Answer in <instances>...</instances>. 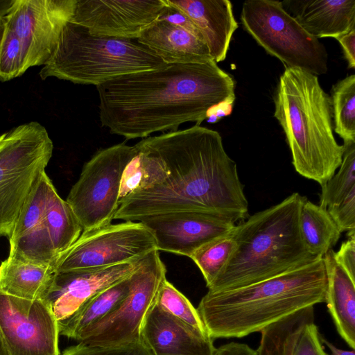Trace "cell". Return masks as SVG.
Masks as SVG:
<instances>
[{
  "instance_id": "obj_1",
  "label": "cell",
  "mask_w": 355,
  "mask_h": 355,
  "mask_svg": "<svg viewBox=\"0 0 355 355\" xmlns=\"http://www.w3.org/2000/svg\"><path fill=\"white\" fill-rule=\"evenodd\" d=\"M141 180L114 219L140 221L162 214L202 211L236 223L248 216L236 162L215 130L194 125L137 143Z\"/></svg>"
},
{
  "instance_id": "obj_2",
  "label": "cell",
  "mask_w": 355,
  "mask_h": 355,
  "mask_svg": "<svg viewBox=\"0 0 355 355\" xmlns=\"http://www.w3.org/2000/svg\"><path fill=\"white\" fill-rule=\"evenodd\" d=\"M101 125L126 139L200 123L235 100L233 77L214 60L172 64L116 77L96 86Z\"/></svg>"
},
{
  "instance_id": "obj_3",
  "label": "cell",
  "mask_w": 355,
  "mask_h": 355,
  "mask_svg": "<svg viewBox=\"0 0 355 355\" xmlns=\"http://www.w3.org/2000/svg\"><path fill=\"white\" fill-rule=\"evenodd\" d=\"M327 276L322 257L255 284L208 291L196 309L213 340L241 338L302 309L324 302Z\"/></svg>"
},
{
  "instance_id": "obj_4",
  "label": "cell",
  "mask_w": 355,
  "mask_h": 355,
  "mask_svg": "<svg viewBox=\"0 0 355 355\" xmlns=\"http://www.w3.org/2000/svg\"><path fill=\"white\" fill-rule=\"evenodd\" d=\"M304 198L293 193L235 225L234 249L221 272L207 286L208 291L244 287L296 269L316 258L306 250L299 231V214Z\"/></svg>"
},
{
  "instance_id": "obj_5",
  "label": "cell",
  "mask_w": 355,
  "mask_h": 355,
  "mask_svg": "<svg viewBox=\"0 0 355 355\" xmlns=\"http://www.w3.org/2000/svg\"><path fill=\"white\" fill-rule=\"evenodd\" d=\"M274 103V116L284 131L295 171L323 186L340 167L344 153L333 133L330 96L317 76L286 68Z\"/></svg>"
},
{
  "instance_id": "obj_6",
  "label": "cell",
  "mask_w": 355,
  "mask_h": 355,
  "mask_svg": "<svg viewBox=\"0 0 355 355\" xmlns=\"http://www.w3.org/2000/svg\"><path fill=\"white\" fill-rule=\"evenodd\" d=\"M167 65L137 39L94 35L85 27L69 21L39 76L42 80L55 77L97 86L118 76Z\"/></svg>"
},
{
  "instance_id": "obj_7",
  "label": "cell",
  "mask_w": 355,
  "mask_h": 355,
  "mask_svg": "<svg viewBox=\"0 0 355 355\" xmlns=\"http://www.w3.org/2000/svg\"><path fill=\"white\" fill-rule=\"evenodd\" d=\"M53 150L46 129L37 121L19 125L0 135V237L10 236Z\"/></svg>"
},
{
  "instance_id": "obj_8",
  "label": "cell",
  "mask_w": 355,
  "mask_h": 355,
  "mask_svg": "<svg viewBox=\"0 0 355 355\" xmlns=\"http://www.w3.org/2000/svg\"><path fill=\"white\" fill-rule=\"evenodd\" d=\"M241 20L257 43L286 68L300 69L315 76L327 73L325 47L284 9L282 1H246Z\"/></svg>"
},
{
  "instance_id": "obj_9",
  "label": "cell",
  "mask_w": 355,
  "mask_h": 355,
  "mask_svg": "<svg viewBox=\"0 0 355 355\" xmlns=\"http://www.w3.org/2000/svg\"><path fill=\"white\" fill-rule=\"evenodd\" d=\"M135 152V145L121 143L101 149L85 164L66 201L83 232L111 224L119 207L123 171Z\"/></svg>"
},
{
  "instance_id": "obj_10",
  "label": "cell",
  "mask_w": 355,
  "mask_h": 355,
  "mask_svg": "<svg viewBox=\"0 0 355 355\" xmlns=\"http://www.w3.org/2000/svg\"><path fill=\"white\" fill-rule=\"evenodd\" d=\"M159 250L148 254L130 275V288L118 306L89 329L79 343L92 346H116L139 342L144 320L166 279Z\"/></svg>"
},
{
  "instance_id": "obj_11",
  "label": "cell",
  "mask_w": 355,
  "mask_h": 355,
  "mask_svg": "<svg viewBox=\"0 0 355 355\" xmlns=\"http://www.w3.org/2000/svg\"><path fill=\"white\" fill-rule=\"evenodd\" d=\"M158 250L152 232L141 221L110 224L82 232L56 257L55 272L105 268L146 257Z\"/></svg>"
},
{
  "instance_id": "obj_12",
  "label": "cell",
  "mask_w": 355,
  "mask_h": 355,
  "mask_svg": "<svg viewBox=\"0 0 355 355\" xmlns=\"http://www.w3.org/2000/svg\"><path fill=\"white\" fill-rule=\"evenodd\" d=\"M76 0H15L5 28L18 40L25 70L44 66L53 55Z\"/></svg>"
},
{
  "instance_id": "obj_13",
  "label": "cell",
  "mask_w": 355,
  "mask_h": 355,
  "mask_svg": "<svg viewBox=\"0 0 355 355\" xmlns=\"http://www.w3.org/2000/svg\"><path fill=\"white\" fill-rule=\"evenodd\" d=\"M0 334L8 355H60L58 322L43 300L0 291Z\"/></svg>"
},
{
  "instance_id": "obj_14",
  "label": "cell",
  "mask_w": 355,
  "mask_h": 355,
  "mask_svg": "<svg viewBox=\"0 0 355 355\" xmlns=\"http://www.w3.org/2000/svg\"><path fill=\"white\" fill-rule=\"evenodd\" d=\"M166 5V0H76L69 21L94 35L137 39Z\"/></svg>"
},
{
  "instance_id": "obj_15",
  "label": "cell",
  "mask_w": 355,
  "mask_h": 355,
  "mask_svg": "<svg viewBox=\"0 0 355 355\" xmlns=\"http://www.w3.org/2000/svg\"><path fill=\"white\" fill-rule=\"evenodd\" d=\"M153 234L157 250L191 257L202 245L230 232L235 223L202 211L157 214L140 220Z\"/></svg>"
},
{
  "instance_id": "obj_16",
  "label": "cell",
  "mask_w": 355,
  "mask_h": 355,
  "mask_svg": "<svg viewBox=\"0 0 355 355\" xmlns=\"http://www.w3.org/2000/svg\"><path fill=\"white\" fill-rule=\"evenodd\" d=\"M145 258L105 268L55 272L43 300L58 322L62 321L98 292L130 276Z\"/></svg>"
},
{
  "instance_id": "obj_17",
  "label": "cell",
  "mask_w": 355,
  "mask_h": 355,
  "mask_svg": "<svg viewBox=\"0 0 355 355\" xmlns=\"http://www.w3.org/2000/svg\"><path fill=\"white\" fill-rule=\"evenodd\" d=\"M53 185L44 171L26 200L8 239V257L53 266L57 255L44 220L46 198Z\"/></svg>"
},
{
  "instance_id": "obj_18",
  "label": "cell",
  "mask_w": 355,
  "mask_h": 355,
  "mask_svg": "<svg viewBox=\"0 0 355 355\" xmlns=\"http://www.w3.org/2000/svg\"><path fill=\"white\" fill-rule=\"evenodd\" d=\"M140 340L152 355H214V340L166 313L156 302L141 326Z\"/></svg>"
},
{
  "instance_id": "obj_19",
  "label": "cell",
  "mask_w": 355,
  "mask_h": 355,
  "mask_svg": "<svg viewBox=\"0 0 355 355\" xmlns=\"http://www.w3.org/2000/svg\"><path fill=\"white\" fill-rule=\"evenodd\" d=\"M184 12L200 32L212 59L217 63L227 56L238 28L228 0H168Z\"/></svg>"
},
{
  "instance_id": "obj_20",
  "label": "cell",
  "mask_w": 355,
  "mask_h": 355,
  "mask_svg": "<svg viewBox=\"0 0 355 355\" xmlns=\"http://www.w3.org/2000/svg\"><path fill=\"white\" fill-rule=\"evenodd\" d=\"M284 9L311 35L336 38L355 29V0H288Z\"/></svg>"
},
{
  "instance_id": "obj_21",
  "label": "cell",
  "mask_w": 355,
  "mask_h": 355,
  "mask_svg": "<svg viewBox=\"0 0 355 355\" xmlns=\"http://www.w3.org/2000/svg\"><path fill=\"white\" fill-rule=\"evenodd\" d=\"M137 40L166 64L204 63L214 60L203 40L164 20L155 21L141 33Z\"/></svg>"
},
{
  "instance_id": "obj_22",
  "label": "cell",
  "mask_w": 355,
  "mask_h": 355,
  "mask_svg": "<svg viewBox=\"0 0 355 355\" xmlns=\"http://www.w3.org/2000/svg\"><path fill=\"white\" fill-rule=\"evenodd\" d=\"M337 173L321 187L320 203L340 231L355 232V142L344 143Z\"/></svg>"
},
{
  "instance_id": "obj_23",
  "label": "cell",
  "mask_w": 355,
  "mask_h": 355,
  "mask_svg": "<svg viewBox=\"0 0 355 355\" xmlns=\"http://www.w3.org/2000/svg\"><path fill=\"white\" fill-rule=\"evenodd\" d=\"M323 260L327 276L325 301L336 329L343 339L355 349V280L334 258L331 249Z\"/></svg>"
},
{
  "instance_id": "obj_24",
  "label": "cell",
  "mask_w": 355,
  "mask_h": 355,
  "mask_svg": "<svg viewBox=\"0 0 355 355\" xmlns=\"http://www.w3.org/2000/svg\"><path fill=\"white\" fill-rule=\"evenodd\" d=\"M55 272L53 266L8 257L0 264V291L23 299L44 300Z\"/></svg>"
},
{
  "instance_id": "obj_25",
  "label": "cell",
  "mask_w": 355,
  "mask_h": 355,
  "mask_svg": "<svg viewBox=\"0 0 355 355\" xmlns=\"http://www.w3.org/2000/svg\"><path fill=\"white\" fill-rule=\"evenodd\" d=\"M130 275L98 292L69 317L58 322L59 334L79 341L89 329L110 314L126 296L130 288Z\"/></svg>"
},
{
  "instance_id": "obj_26",
  "label": "cell",
  "mask_w": 355,
  "mask_h": 355,
  "mask_svg": "<svg viewBox=\"0 0 355 355\" xmlns=\"http://www.w3.org/2000/svg\"><path fill=\"white\" fill-rule=\"evenodd\" d=\"M299 231L308 252L322 257L339 240L341 232L327 209L305 197L299 214Z\"/></svg>"
},
{
  "instance_id": "obj_27",
  "label": "cell",
  "mask_w": 355,
  "mask_h": 355,
  "mask_svg": "<svg viewBox=\"0 0 355 355\" xmlns=\"http://www.w3.org/2000/svg\"><path fill=\"white\" fill-rule=\"evenodd\" d=\"M44 220L57 257L69 248L83 232L82 227L70 205L58 195L54 185L50 188L48 193Z\"/></svg>"
},
{
  "instance_id": "obj_28",
  "label": "cell",
  "mask_w": 355,
  "mask_h": 355,
  "mask_svg": "<svg viewBox=\"0 0 355 355\" xmlns=\"http://www.w3.org/2000/svg\"><path fill=\"white\" fill-rule=\"evenodd\" d=\"M314 321L313 306L299 310L265 327L257 355H291L302 329Z\"/></svg>"
},
{
  "instance_id": "obj_29",
  "label": "cell",
  "mask_w": 355,
  "mask_h": 355,
  "mask_svg": "<svg viewBox=\"0 0 355 355\" xmlns=\"http://www.w3.org/2000/svg\"><path fill=\"white\" fill-rule=\"evenodd\" d=\"M334 130L344 141L355 142V75L332 86L330 96Z\"/></svg>"
},
{
  "instance_id": "obj_30",
  "label": "cell",
  "mask_w": 355,
  "mask_h": 355,
  "mask_svg": "<svg viewBox=\"0 0 355 355\" xmlns=\"http://www.w3.org/2000/svg\"><path fill=\"white\" fill-rule=\"evenodd\" d=\"M233 229L204 244L190 257L201 271L207 286L221 272L234 249Z\"/></svg>"
},
{
  "instance_id": "obj_31",
  "label": "cell",
  "mask_w": 355,
  "mask_h": 355,
  "mask_svg": "<svg viewBox=\"0 0 355 355\" xmlns=\"http://www.w3.org/2000/svg\"><path fill=\"white\" fill-rule=\"evenodd\" d=\"M156 304L166 313L192 327L202 334L209 336L197 309L167 279L163 282L159 290Z\"/></svg>"
},
{
  "instance_id": "obj_32",
  "label": "cell",
  "mask_w": 355,
  "mask_h": 355,
  "mask_svg": "<svg viewBox=\"0 0 355 355\" xmlns=\"http://www.w3.org/2000/svg\"><path fill=\"white\" fill-rule=\"evenodd\" d=\"M60 355H152L139 341L116 346H92L79 343L64 350Z\"/></svg>"
},
{
  "instance_id": "obj_33",
  "label": "cell",
  "mask_w": 355,
  "mask_h": 355,
  "mask_svg": "<svg viewBox=\"0 0 355 355\" xmlns=\"http://www.w3.org/2000/svg\"><path fill=\"white\" fill-rule=\"evenodd\" d=\"M291 355H328L314 321L307 323L295 342Z\"/></svg>"
},
{
  "instance_id": "obj_34",
  "label": "cell",
  "mask_w": 355,
  "mask_h": 355,
  "mask_svg": "<svg viewBox=\"0 0 355 355\" xmlns=\"http://www.w3.org/2000/svg\"><path fill=\"white\" fill-rule=\"evenodd\" d=\"M166 6L157 19L164 20L171 24L181 27L204 41L199 30L184 12L170 3L168 0H166Z\"/></svg>"
},
{
  "instance_id": "obj_35",
  "label": "cell",
  "mask_w": 355,
  "mask_h": 355,
  "mask_svg": "<svg viewBox=\"0 0 355 355\" xmlns=\"http://www.w3.org/2000/svg\"><path fill=\"white\" fill-rule=\"evenodd\" d=\"M347 239L334 252V258L349 277L355 280V232L347 233Z\"/></svg>"
},
{
  "instance_id": "obj_36",
  "label": "cell",
  "mask_w": 355,
  "mask_h": 355,
  "mask_svg": "<svg viewBox=\"0 0 355 355\" xmlns=\"http://www.w3.org/2000/svg\"><path fill=\"white\" fill-rule=\"evenodd\" d=\"M335 39L342 46L349 68L354 69L355 67V29L340 35Z\"/></svg>"
},
{
  "instance_id": "obj_37",
  "label": "cell",
  "mask_w": 355,
  "mask_h": 355,
  "mask_svg": "<svg viewBox=\"0 0 355 355\" xmlns=\"http://www.w3.org/2000/svg\"><path fill=\"white\" fill-rule=\"evenodd\" d=\"M214 355H257V350L246 344L232 342L216 349Z\"/></svg>"
},
{
  "instance_id": "obj_38",
  "label": "cell",
  "mask_w": 355,
  "mask_h": 355,
  "mask_svg": "<svg viewBox=\"0 0 355 355\" xmlns=\"http://www.w3.org/2000/svg\"><path fill=\"white\" fill-rule=\"evenodd\" d=\"M321 340L322 344L326 345L329 349L331 354L329 355H355L354 349L352 350H344L337 348L331 343L326 340L321 336Z\"/></svg>"
},
{
  "instance_id": "obj_39",
  "label": "cell",
  "mask_w": 355,
  "mask_h": 355,
  "mask_svg": "<svg viewBox=\"0 0 355 355\" xmlns=\"http://www.w3.org/2000/svg\"><path fill=\"white\" fill-rule=\"evenodd\" d=\"M15 0H0V17H3L10 9Z\"/></svg>"
},
{
  "instance_id": "obj_40",
  "label": "cell",
  "mask_w": 355,
  "mask_h": 355,
  "mask_svg": "<svg viewBox=\"0 0 355 355\" xmlns=\"http://www.w3.org/2000/svg\"><path fill=\"white\" fill-rule=\"evenodd\" d=\"M5 30V20L4 17H0V45L3 39V33Z\"/></svg>"
},
{
  "instance_id": "obj_41",
  "label": "cell",
  "mask_w": 355,
  "mask_h": 355,
  "mask_svg": "<svg viewBox=\"0 0 355 355\" xmlns=\"http://www.w3.org/2000/svg\"><path fill=\"white\" fill-rule=\"evenodd\" d=\"M0 355H8L3 340L0 334Z\"/></svg>"
}]
</instances>
